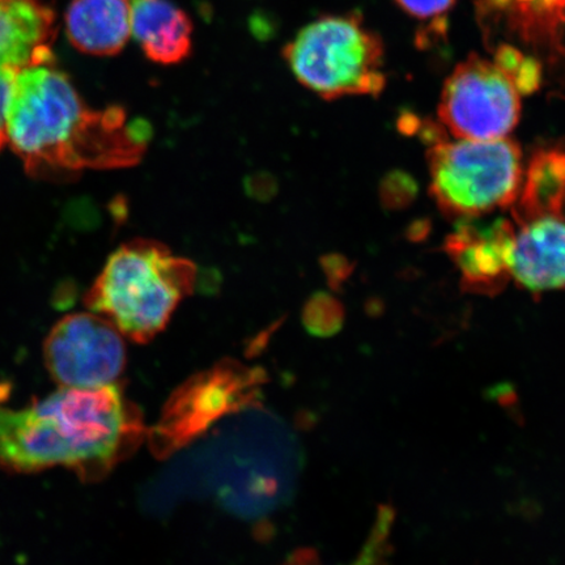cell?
<instances>
[{
  "mask_svg": "<svg viewBox=\"0 0 565 565\" xmlns=\"http://www.w3.org/2000/svg\"><path fill=\"white\" fill-rule=\"evenodd\" d=\"M7 146L34 177L137 166L151 127L121 106L95 110L54 62L21 70L7 109Z\"/></svg>",
  "mask_w": 565,
  "mask_h": 565,
  "instance_id": "1",
  "label": "cell"
},
{
  "mask_svg": "<svg viewBox=\"0 0 565 565\" xmlns=\"http://www.w3.org/2000/svg\"><path fill=\"white\" fill-rule=\"evenodd\" d=\"M146 435L121 384L61 387L23 408L0 407V468L18 475L65 468L98 482L136 454Z\"/></svg>",
  "mask_w": 565,
  "mask_h": 565,
  "instance_id": "2",
  "label": "cell"
},
{
  "mask_svg": "<svg viewBox=\"0 0 565 565\" xmlns=\"http://www.w3.org/2000/svg\"><path fill=\"white\" fill-rule=\"evenodd\" d=\"M198 268L153 239H132L106 260L84 302L125 338L140 344L167 328L175 309L192 295Z\"/></svg>",
  "mask_w": 565,
  "mask_h": 565,
  "instance_id": "3",
  "label": "cell"
},
{
  "mask_svg": "<svg viewBox=\"0 0 565 565\" xmlns=\"http://www.w3.org/2000/svg\"><path fill=\"white\" fill-rule=\"evenodd\" d=\"M384 42L358 13L330 15L303 26L282 51L301 86L323 100L377 96L386 86Z\"/></svg>",
  "mask_w": 565,
  "mask_h": 565,
  "instance_id": "4",
  "label": "cell"
},
{
  "mask_svg": "<svg viewBox=\"0 0 565 565\" xmlns=\"http://www.w3.org/2000/svg\"><path fill=\"white\" fill-rule=\"evenodd\" d=\"M430 194L448 216L510 207L524 175L520 146L508 138L436 140L429 148Z\"/></svg>",
  "mask_w": 565,
  "mask_h": 565,
  "instance_id": "5",
  "label": "cell"
},
{
  "mask_svg": "<svg viewBox=\"0 0 565 565\" xmlns=\"http://www.w3.org/2000/svg\"><path fill=\"white\" fill-rule=\"evenodd\" d=\"M521 117V94L497 63L471 54L444 83L439 118L457 139L507 138Z\"/></svg>",
  "mask_w": 565,
  "mask_h": 565,
  "instance_id": "6",
  "label": "cell"
},
{
  "mask_svg": "<svg viewBox=\"0 0 565 565\" xmlns=\"http://www.w3.org/2000/svg\"><path fill=\"white\" fill-rule=\"evenodd\" d=\"M124 338L115 324L94 312L63 317L45 339L46 369L61 387L118 384L127 362Z\"/></svg>",
  "mask_w": 565,
  "mask_h": 565,
  "instance_id": "7",
  "label": "cell"
},
{
  "mask_svg": "<svg viewBox=\"0 0 565 565\" xmlns=\"http://www.w3.org/2000/svg\"><path fill=\"white\" fill-rule=\"evenodd\" d=\"M235 362L201 373L182 386L169 402L151 439L154 449L169 455L200 435L225 413L249 399L260 376Z\"/></svg>",
  "mask_w": 565,
  "mask_h": 565,
  "instance_id": "8",
  "label": "cell"
},
{
  "mask_svg": "<svg viewBox=\"0 0 565 565\" xmlns=\"http://www.w3.org/2000/svg\"><path fill=\"white\" fill-rule=\"evenodd\" d=\"M514 223L497 221L487 227L461 225L445 244L466 289L498 294L511 279V247Z\"/></svg>",
  "mask_w": 565,
  "mask_h": 565,
  "instance_id": "9",
  "label": "cell"
},
{
  "mask_svg": "<svg viewBox=\"0 0 565 565\" xmlns=\"http://www.w3.org/2000/svg\"><path fill=\"white\" fill-rule=\"evenodd\" d=\"M511 279L530 292L565 287V221L540 218L515 228Z\"/></svg>",
  "mask_w": 565,
  "mask_h": 565,
  "instance_id": "10",
  "label": "cell"
},
{
  "mask_svg": "<svg viewBox=\"0 0 565 565\" xmlns=\"http://www.w3.org/2000/svg\"><path fill=\"white\" fill-rule=\"evenodd\" d=\"M55 15L42 0H0V70L54 62Z\"/></svg>",
  "mask_w": 565,
  "mask_h": 565,
  "instance_id": "11",
  "label": "cell"
},
{
  "mask_svg": "<svg viewBox=\"0 0 565 565\" xmlns=\"http://www.w3.org/2000/svg\"><path fill=\"white\" fill-rule=\"evenodd\" d=\"M66 31L77 51L97 56L121 53L131 35L130 0H73Z\"/></svg>",
  "mask_w": 565,
  "mask_h": 565,
  "instance_id": "12",
  "label": "cell"
},
{
  "mask_svg": "<svg viewBox=\"0 0 565 565\" xmlns=\"http://www.w3.org/2000/svg\"><path fill=\"white\" fill-rule=\"evenodd\" d=\"M131 34L147 58L175 65L192 52L193 24L185 12L168 0H130Z\"/></svg>",
  "mask_w": 565,
  "mask_h": 565,
  "instance_id": "13",
  "label": "cell"
},
{
  "mask_svg": "<svg viewBox=\"0 0 565 565\" xmlns=\"http://www.w3.org/2000/svg\"><path fill=\"white\" fill-rule=\"evenodd\" d=\"M512 207L518 227L540 218L565 221V146L542 147L533 153Z\"/></svg>",
  "mask_w": 565,
  "mask_h": 565,
  "instance_id": "14",
  "label": "cell"
},
{
  "mask_svg": "<svg viewBox=\"0 0 565 565\" xmlns=\"http://www.w3.org/2000/svg\"><path fill=\"white\" fill-rule=\"evenodd\" d=\"M394 524L391 507H380L376 521L355 561L349 565H384ZM281 565H322L313 550L302 548L288 556Z\"/></svg>",
  "mask_w": 565,
  "mask_h": 565,
  "instance_id": "15",
  "label": "cell"
},
{
  "mask_svg": "<svg viewBox=\"0 0 565 565\" xmlns=\"http://www.w3.org/2000/svg\"><path fill=\"white\" fill-rule=\"evenodd\" d=\"M493 62L512 77L521 96L532 95L543 82L542 63L533 55H526L512 44H501L493 55Z\"/></svg>",
  "mask_w": 565,
  "mask_h": 565,
  "instance_id": "16",
  "label": "cell"
},
{
  "mask_svg": "<svg viewBox=\"0 0 565 565\" xmlns=\"http://www.w3.org/2000/svg\"><path fill=\"white\" fill-rule=\"evenodd\" d=\"M344 310L341 302L328 294H317L303 309V322L316 334H333L342 327Z\"/></svg>",
  "mask_w": 565,
  "mask_h": 565,
  "instance_id": "17",
  "label": "cell"
},
{
  "mask_svg": "<svg viewBox=\"0 0 565 565\" xmlns=\"http://www.w3.org/2000/svg\"><path fill=\"white\" fill-rule=\"evenodd\" d=\"M402 11L419 20L441 18L454 9L457 0H395Z\"/></svg>",
  "mask_w": 565,
  "mask_h": 565,
  "instance_id": "18",
  "label": "cell"
},
{
  "mask_svg": "<svg viewBox=\"0 0 565 565\" xmlns=\"http://www.w3.org/2000/svg\"><path fill=\"white\" fill-rule=\"evenodd\" d=\"M415 193V186L412 180L406 175L394 174L388 177L385 181L381 194L387 206H401V204H407L409 200H413Z\"/></svg>",
  "mask_w": 565,
  "mask_h": 565,
  "instance_id": "19",
  "label": "cell"
},
{
  "mask_svg": "<svg viewBox=\"0 0 565 565\" xmlns=\"http://www.w3.org/2000/svg\"><path fill=\"white\" fill-rule=\"evenodd\" d=\"M17 75L12 71L0 70V150L7 146V109H9L11 90Z\"/></svg>",
  "mask_w": 565,
  "mask_h": 565,
  "instance_id": "20",
  "label": "cell"
}]
</instances>
